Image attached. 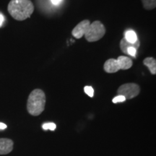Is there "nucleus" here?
Returning <instances> with one entry per match:
<instances>
[{"label":"nucleus","mask_w":156,"mask_h":156,"mask_svg":"<svg viewBox=\"0 0 156 156\" xmlns=\"http://www.w3.org/2000/svg\"><path fill=\"white\" fill-rule=\"evenodd\" d=\"M7 9L15 20L23 21L33 14L34 5L30 0H11L8 4Z\"/></svg>","instance_id":"1"},{"label":"nucleus","mask_w":156,"mask_h":156,"mask_svg":"<svg viewBox=\"0 0 156 156\" xmlns=\"http://www.w3.org/2000/svg\"><path fill=\"white\" fill-rule=\"evenodd\" d=\"M46 95L42 90L35 89L30 93L27 102V109L32 116H38L44 111Z\"/></svg>","instance_id":"2"},{"label":"nucleus","mask_w":156,"mask_h":156,"mask_svg":"<svg viewBox=\"0 0 156 156\" xmlns=\"http://www.w3.org/2000/svg\"><path fill=\"white\" fill-rule=\"evenodd\" d=\"M106 34V28L100 21L96 20L90 23V26L84 35L89 42H95L102 38Z\"/></svg>","instance_id":"3"},{"label":"nucleus","mask_w":156,"mask_h":156,"mask_svg":"<svg viewBox=\"0 0 156 156\" xmlns=\"http://www.w3.org/2000/svg\"><path fill=\"white\" fill-rule=\"evenodd\" d=\"M140 92V87L136 83H126L119 87L117 93L123 95L126 99H132L137 96Z\"/></svg>","instance_id":"4"},{"label":"nucleus","mask_w":156,"mask_h":156,"mask_svg":"<svg viewBox=\"0 0 156 156\" xmlns=\"http://www.w3.org/2000/svg\"><path fill=\"white\" fill-rule=\"evenodd\" d=\"M90 25V23L88 20L81 21L75 27V28L72 31V34L76 38H81L85 34Z\"/></svg>","instance_id":"5"},{"label":"nucleus","mask_w":156,"mask_h":156,"mask_svg":"<svg viewBox=\"0 0 156 156\" xmlns=\"http://www.w3.org/2000/svg\"><path fill=\"white\" fill-rule=\"evenodd\" d=\"M13 141L7 138H0V155H6L12 151Z\"/></svg>","instance_id":"6"},{"label":"nucleus","mask_w":156,"mask_h":156,"mask_svg":"<svg viewBox=\"0 0 156 156\" xmlns=\"http://www.w3.org/2000/svg\"><path fill=\"white\" fill-rule=\"evenodd\" d=\"M105 72L107 73H115L120 70L118 62L114 58H110L106 61L103 66Z\"/></svg>","instance_id":"7"},{"label":"nucleus","mask_w":156,"mask_h":156,"mask_svg":"<svg viewBox=\"0 0 156 156\" xmlns=\"http://www.w3.org/2000/svg\"><path fill=\"white\" fill-rule=\"evenodd\" d=\"M120 69L126 70L130 69L132 66V60L126 56H119L117 58Z\"/></svg>","instance_id":"8"},{"label":"nucleus","mask_w":156,"mask_h":156,"mask_svg":"<svg viewBox=\"0 0 156 156\" xmlns=\"http://www.w3.org/2000/svg\"><path fill=\"white\" fill-rule=\"evenodd\" d=\"M140 41L137 40L135 43L132 44V43L128 42L125 38H122L120 41V48L122 52H124V54H127V49L129 47H134L137 49L140 47Z\"/></svg>","instance_id":"9"},{"label":"nucleus","mask_w":156,"mask_h":156,"mask_svg":"<svg viewBox=\"0 0 156 156\" xmlns=\"http://www.w3.org/2000/svg\"><path fill=\"white\" fill-rule=\"evenodd\" d=\"M143 64L149 69L152 75L156 74V60L153 57H147L143 60Z\"/></svg>","instance_id":"10"},{"label":"nucleus","mask_w":156,"mask_h":156,"mask_svg":"<svg viewBox=\"0 0 156 156\" xmlns=\"http://www.w3.org/2000/svg\"><path fill=\"white\" fill-rule=\"evenodd\" d=\"M124 38H125L128 42L132 43V44H134V43H135L136 41L138 40L137 36H136V33L132 30L126 31L125 33V35H124Z\"/></svg>","instance_id":"11"},{"label":"nucleus","mask_w":156,"mask_h":156,"mask_svg":"<svg viewBox=\"0 0 156 156\" xmlns=\"http://www.w3.org/2000/svg\"><path fill=\"white\" fill-rule=\"evenodd\" d=\"M144 8L147 10H151L155 8L156 0H141Z\"/></svg>","instance_id":"12"},{"label":"nucleus","mask_w":156,"mask_h":156,"mask_svg":"<svg viewBox=\"0 0 156 156\" xmlns=\"http://www.w3.org/2000/svg\"><path fill=\"white\" fill-rule=\"evenodd\" d=\"M42 128L44 130H51V131H54V130L56 129V125L54 123L52 122H49V123H45L42 125Z\"/></svg>","instance_id":"13"},{"label":"nucleus","mask_w":156,"mask_h":156,"mask_svg":"<svg viewBox=\"0 0 156 156\" xmlns=\"http://www.w3.org/2000/svg\"><path fill=\"white\" fill-rule=\"evenodd\" d=\"M84 91L86 94L90 96V98L93 97V95H94V90L91 86H85L84 87Z\"/></svg>","instance_id":"14"},{"label":"nucleus","mask_w":156,"mask_h":156,"mask_svg":"<svg viewBox=\"0 0 156 156\" xmlns=\"http://www.w3.org/2000/svg\"><path fill=\"white\" fill-rule=\"evenodd\" d=\"M126 101V98H124L123 95H118L117 96L114 98L112 100V102L114 103H122V102H124Z\"/></svg>","instance_id":"15"},{"label":"nucleus","mask_w":156,"mask_h":156,"mask_svg":"<svg viewBox=\"0 0 156 156\" xmlns=\"http://www.w3.org/2000/svg\"><path fill=\"white\" fill-rule=\"evenodd\" d=\"M136 50L137 49L134 47H129L127 49V54L133 56V57H135V56L136 54Z\"/></svg>","instance_id":"16"},{"label":"nucleus","mask_w":156,"mask_h":156,"mask_svg":"<svg viewBox=\"0 0 156 156\" xmlns=\"http://www.w3.org/2000/svg\"><path fill=\"white\" fill-rule=\"evenodd\" d=\"M4 22H5V17H4V15L0 13V28L2 26Z\"/></svg>","instance_id":"17"},{"label":"nucleus","mask_w":156,"mask_h":156,"mask_svg":"<svg viewBox=\"0 0 156 156\" xmlns=\"http://www.w3.org/2000/svg\"><path fill=\"white\" fill-rule=\"evenodd\" d=\"M51 2L53 5H58L61 3V2L62 1V0H51Z\"/></svg>","instance_id":"18"},{"label":"nucleus","mask_w":156,"mask_h":156,"mask_svg":"<svg viewBox=\"0 0 156 156\" xmlns=\"http://www.w3.org/2000/svg\"><path fill=\"white\" fill-rule=\"evenodd\" d=\"M6 128H7V125L4 123L0 122V129H5Z\"/></svg>","instance_id":"19"}]
</instances>
